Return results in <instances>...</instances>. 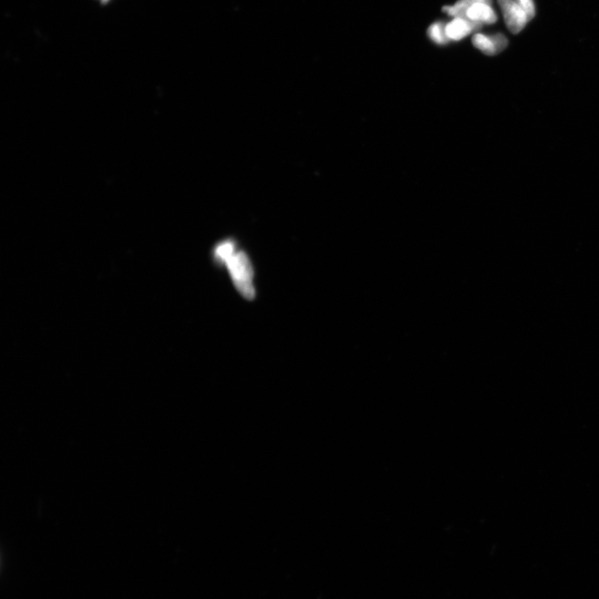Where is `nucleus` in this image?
Instances as JSON below:
<instances>
[{
    "instance_id": "nucleus-1",
    "label": "nucleus",
    "mask_w": 599,
    "mask_h": 599,
    "mask_svg": "<svg viewBox=\"0 0 599 599\" xmlns=\"http://www.w3.org/2000/svg\"><path fill=\"white\" fill-rule=\"evenodd\" d=\"M233 279L234 286L247 300L254 299L253 268L250 260L243 251L234 253L225 262Z\"/></svg>"
},
{
    "instance_id": "nucleus-2",
    "label": "nucleus",
    "mask_w": 599,
    "mask_h": 599,
    "mask_svg": "<svg viewBox=\"0 0 599 599\" xmlns=\"http://www.w3.org/2000/svg\"><path fill=\"white\" fill-rule=\"evenodd\" d=\"M498 1L509 31L515 35L521 32L530 21L525 12L515 0H498Z\"/></svg>"
},
{
    "instance_id": "nucleus-3",
    "label": "nucleus",
    "mask_w": 599,
    "mask_h": 599,
    "mask_svg": "<svg viewBox=\"0 0 599 599\" xmlns=\"http://www.w3.org/2000/svg\"><path fill=\"white\" fill-rule=\"evenodd\" d=\"M472 43L475 48L480 49L484 54L494 56L507 47L508 40L502 33H497V35L492 36L484 35L483 33H475L473 36Z\"/></svg>"
},
{
    "instance_id": "nucleus-4",
    "label": "nucleus",
    "mask_w": 599,
    "mask_h": 599,
    "mask_svg": "<svg viewBox=\"0 0 599 599\" xmlns=\"http://www.w3.org/2000/svg\"><path fill=\"white\" fill-rule=\"evenodd\" d=\"M483 24L467 19L455 18L446 24V32L448 39L459 41L470 35L471 33L479 31Z\"/></svg>"
},
{
    "instance_id": "nucleus-5",
    "label": "nucleus",
    "mask_w": 599,
    "mask_h": 599,
    "mask_svg": "<svg viewBox=\"0 0 599 599\" xmlns=\"http://www.w3.org/2000/svg\"><path fill=\"white\" fill-rule=\"evenodd\" d=\"M467 19L482 24H493L498 18L496 11L490 4L479 3L469 8Z\"/></svg>"
},
{
    "instance_id": "nucleus-6",
    "label": "nucleus",
    "mask_w": 599,
    "mask_h": 599,
    "mask_svg": "<svg viewBox=\"0 0 599 599\" xmlns=\"http://www.w3.org/2000/svg\"><path fill=\"white\" fill-rule=\"evenodd\" d=\"M430 39L439 45H445L450 41L448 39L446 32V25L441 22L431 24L428 29Z\"/></svg>"
},
{
    "instance_id": "nucleus-7",
    "label": "nucleus",
    "mask_w": 599,
    "mask_h": 599,
    "mask_svg": "<svg viewBox=\"0 0 599 599\" xmlns=\"http://www.w3.org/2000/svg\"><path fill=\"white\" fill-rule=\"evenodd\" d=\"M235 253V246H234L233 242L231 241H225L220 243L216 247L214 251L216 258L223 263H225Z\"/></svg>"
},
{
    "instance_id": "nucleus-8",
    "label": "nucleus",
    "mask_w": 599,
    "mask_h": 599,
    "mask_svg": "<svg viewBox=\"0 0 599 599\" xmlns=\"http://www.w3.org/2000/svg\"><path fill=\"white\" fill-rule=\"evenodd\" d=\"M521 6L523 11L525 12V14L529 18V20H531L534 18L535 15V6L533 0H515Z\"/></svg>"
},
{
    "instance_id": "nucleus-9",
    "label": "nucleus",
    "mask_w": 599,
    "mask_h": 599,
    "mask_svg": "<svg viewBox=\"0 0 599 599\" xmlns=\"http://www.w3.org/2000/svg\"><path fill=\"white\" fill-rule=\"evenodd\" d=\"M464 1L466 2L470 8L472 6H474V4L479 3H487L490 4V6H491L492 3V0H464Z\"/></svg>"
},
{
    "instance_id": "nucleus-10",
    "label": "nucleus",
    "mask_w": 599,
    "mask_h": 599,
    "mask_svg": "<svg viewBox=\"0 0 599 599\" xmlns=\"http://www.w3.org/2000/svg\"><path fill=\"white\" fill-rule=\"evenodd\" d=\"M110 0H101V2L103 3H107Z\"/></svg>"
}]
</instances>
